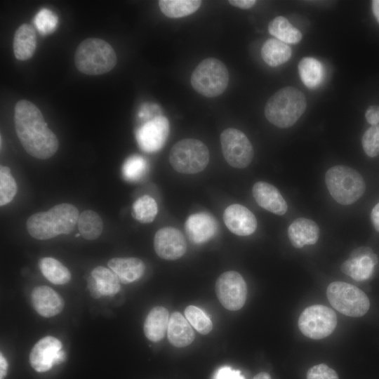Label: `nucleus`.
Instances as JSON below:
<instances>
[{
  "label": "nucleus",
  "mask_w": 379,
  "mask_h": 379,
  "mask_svg": "<svg viewBox=\"0 0 379 379\" xmlns=\"http://www.w3.org/2000/svg\"><path fill=\"white\" fill-rule=\"evenodd\" d=\"M14 124L18 139L29 155L47 159L55 154L59 147L58 140L34 103L20 100L15 104Z\"/></svg>",
  "instance_id": "1"
},
{
  "label": "nucleus",
  "mask_w": 379,
  "mask_h": 379,
  "mask_svg": "<svg viewBox=\"0 0 379 379\" xmlns=\"http://www.w3.org/2000/svg\"><path fill=\"white\" fill-rule=\"evenodd\" d=\"M79 216V210L75 206L60 204L47 211L32 215L26 222V227L33 238L50 239L71 233L77 224Z\"/></svg>",
  "instance_id": "2"
},
{
  "label": "nucleus",
  "mask_w": 379,
  "mask_h": 379,
  "mask_svg": "<svg viewBox=\"0 0 379 379\" xmlns=\"http://www.w3.org/2000/svg\"><path fill=\"white\" fill-rule=\"evenodd\" d=\"M305 95L293 86H286L274 93L265 107V116L272 124L281 128L292 126L305 112Z\"/></svg>",
  "instance_id": "3"
},
{
  "label": "nucleus",
  "mask_w": 379,
  "mask_h": 379,
  "mask_svg": "<svg viewBox=\"0 0 379 379\" xmlns=\"http://www.w3.org/2000/svg\"><path fill=\"white\" fill-rule=\"evenodd\" d=\"M77 69L87 75H100L111 71L117 64L112 46L98 38H88L77 46L74 54Z\"/></svg>",
  "instance_id": "4"
},
{
  "label": "nucleus",
  "mask_w": 379,
  "mask_h": 379,
  "mask_svg": "<svg viewBox=\"0 0 379 379\" xmlns=\"http://www.w3.org/2000/svg\"><path fill=\"white\" fill-rule=\"evenodd\" d=\"M325 182L331 196L342 205L356 202L366 190L361 175L356 170L343 165L330 168L326 173Z\"/></svg>",
  "instance_id": "5"
},
{
  "label": "nucleus",
  "mask_w": 379,
  "mask_h": 379,
  "mask_svg": "<svg viewBox=\"0 0 379 379\" xmlns=\"http://www.w3.org/2000/svg\"><path fill=\"white\" fill-rule=\"evenodd\" d=\"M190 82L199 94L207 98H215L226 90L229 83V72L221 60L208 58L195 67Z\"/></svg>",
  "instance_id": "6"
},
{
  "label": "nucleus",
  "mask_w": 379,
  "mask_h": 379,
  "mask_svg": "<svg viewBox=\"0 0 379 379\" xmlns=\"http://www.w3.org/2000/svg\"><path fill=\"white\" fill-rule=\"evenodd\" d=\"M209 151L201 141L185 138L176 142L169 154L173 168L181 173L194 174L204 171L209 162Z\"/></svg>",
  "instance_id": "7"
},
{
  "label": "nucleus",
  "mask_w": 379,
  "mask_h": 379,
  "mask_svg": "<svg viewBox=\"0 0 379 379\" xmlns=\"http://www.w3.org/2000/svg\"><path fill=\"white\" fill-rule=\"evenodd\" d=\"M326 295L333 308L348 317H362L370 307V301L365 293L346 282L331 283L327 287Z\"/></svg>",
  "instance_id": "8"
},
{
  "label": "nucleus",
  "mask_w": 379,
  "mask_h": 379,
  "mask_svg": "<svg viewBox=\"0 0 379 379\" xmlns=\"http://www.w3.org/2000/svg\"><path fill=\"white\" fill-rule=\"evenodd\" d=\"M337 325L335 312L327 306L314 305L304 310L299 317L298 326L305 336L319 340L331 335Z\"/></svg>",
  "instance_id": "9"
},
{
  "label": "nucleus",
  "mask_w": 379,
  "mask_h": 379,
  "mask_svg": "<svg viewBox=\"0 0 379 379\" xmlns=\"http://www.w3.org/2000/svg\"><path fill=\"white\" fill-rule=\"evenodd\" d=\"M220 143L223 157L231 166L244 168L251 163L253 148L242 131L234 128H226L220 135Z\"/></svg>",
  "instance_id": "10"
},
{
  "label": "nucleus",
  "mask_w": 379,
  "mask_h": 379,
  "mask_svg": "<svg viewBox=\"0 0 379 379\" xmlns=\"http://www.w3.org/2000/svg\"><path fill=\"white\" fill-rule=\"evenodd\" d=\"M215 293L221 305L227 310L236 311L245 304L247 286L242 276L237 272L222 273L215 283Z\"/></svg>",
  "instance_id": "11"
},
{
  "label": "nucleus",
  "mask_w": 379,
  "mask_h": 379,
  "mask_svg": "<svg viewBox=\"0 0 379 379\" xmlns=\"http://www.w3.org/2000/svg\"><path fill=\"white\" fill-rule=\"evenodd\" d=\"M65 359L61 342L53 336H46L39 340L29 354V363L37 372H46Z\"/></svg>",
  "instance_id": "12"
},
{
  "label": "nucleus",
  "mask_w": 379,
  "mask_h": 379,
  "mask_svg": "<svg viewBox=\"0 0 379 379\" xmlns=\"http://www.w3.org/2000/svg\"><path fill=\"white\" fill-rule=\"evenodd\" d=\"M169 128L168 119L161 115L146 121L135 133L138 146L148 153L160 150L167 140Z\"/></svg>",
  "instance_id": "13"
},
{
  "label": "nucleus",
  "mask_w": 379,
  "mask_h": 379,
  "mask_svg": "<svg viewBox=\"0 0 379 379\" xmlns=\"http://www.w3.org/2000/svg\"><path fill=\"white\" fill-rule=\"evenodd\" d=\"M154 248L159 257L174 260L181 258L187 251V242L182 233L173 227L159 229L154 235Z\"/></svg>",
  "instance_id": "14"
},
{
  "label": "nucleus",
  "mask_w": 379,
  "mask_h": 379,
  "mask_svg": "<svg viewBox=\"0 0 379 379\" xmlns=\"http://www.w3.org/2000/svg\"><path fill=\"white\" fill-rule=\"evenodd\" d=\"M378 262V255L370 247L361 246L351 253L349 259L341 265L340 270L356 281H364L371 276Z\"/></svg>",
  "instance_id": "15"
},
{
  "label": "nucleus",
  "mask_w": 379,
  "mask_h": 379,
  "mask_svg": "<svg viewBox=\"0 0 379 379\" xmlns=\"http://www.w3.org/2000/svg\"><path fill=\"white\" fill-rule=\"evenodd\" d=\"M223 220L228 230L239 236H248L257 228L254 214L241 204H232L223 213Z\"/></svg>",
  "instance_id": "16"
},
{
  "label": "nucleus",
  "mask_w": 379,
  "mask_h": 379,
  "mask_svg": "<svg viewBox=\"0 0 379 379\" xmlns=\"http://www.w3.org/2000/svg\"><path fill=\"white\" fill-rule=\"evenodd\" d=\"M186 234L190 240L197 244L209 241L218 230L215 219L204 212L190 215L185 224Z\"/></svg>",
  "instance_id": "17"
},
{
  "label": "nucleus",
  "mask_w": 379,
  "mask_h": 379,
  "mask_svg": "<svg viewBox=\"0 0 379 379\" xmlns=\"http://www.w3.org/2000/svg\"><path fill=\"white\" fill-rule=\"evenodd\" d=\"M252 194L257 204L267 211L279 215L286 213L287 203L274 185L263 181L257 182L253 186Z\"/></svg>",
  "instance_id": "18"
},
{
  "label": "nucleus",
  "mask_w": 379,
  "mask_h": 379,
  "mask_svg": "<svg viewBox=\"0 0 379 379\" xmlns=\"http://www.w3.org/2000/svg\"><path fill=\"white\" fill-rule=\"evenodd\" d=\"M31 301L37 313L44 317H54L64 307L60 295L46 286L35 287L31 293Z\"/></svg>",
  "instance_id": "19"
},
{
  "label": "nucleus",
  "mask_w": 379,
  "mask_h": 379,
  "mask_svg": "<svg viewBox=\"0 0 379 379\" xmlns=\"http://www.w3.org/2000/svg\"><path fill=\"white\" fill-rule=\"evenodd\" d=\"M319 227L308 218H298L293 220L288 228V236L291 245L301 248L305 245L317 243L319 237Z\"/></svg>",
  "instance_id": "20"
},
{
  "label": "nucleus",
  "mask_w": 379,
  "mask_h": 379,
  "mask_svg": "<svg viewBox=\"0 0 379 379\" xmlns=\"http://www.w3.org/2000/svg\"><path fill=\"white\" fill-rule=\"evenodd\" d=\"M108 267L118 277L121 283L126 284L139 279L145 272V264L137 258H114L108 261Z\"/></svg>",
  "instance_id": "21"
},
{
  "label": "nucleus",
  "mask_w": 379,
  "mask_h": 379,
  "mask_svg": "<svg viewBox=\"0 0 379 379\" xmlns=\"http://www.w3.org/2000/svg\"><path fill=\"white\" fill-rule=\"evenodd\" d=\"M169 342L177 347H184L194 340V333L189 321L180 312H173L170 318L167 329Z\"/></svg>",
  "instance_id": "22"
},
{
  "label": "nucleus",
  "mask_w": 379,
  "mask_h": 379,
  "mask_svg": "<svg viewBox=\"0 0 379 379\" xmlns=\"http://www.w3.org/2000/svg\"><path fill=\"white\" fill-rule=\"evenodd\" d=\"M36 47V34L34 28L29 24L21 25L13 36L14 55L19 60H27L32 57Z\"/></svg>",
  "instance_id": "23"
},
{
  "label": "nucleus",
  "mask_w": 379,
  "mask_h": 379,
  "mask_svg": "<svg viewBox=\"0 0 379 379\" xmlns=\"http://www.w3.org/2000/svg\"><path fill=\"white\" fill-rule=\"evenodd\" d=\"M168 322L169 314L166 308L161 306L153 307L144 323L145 336L152 342L161 340L167 331Z\"/></svg>",
  "instance_id": "24"
},
{
  "label": "nucleus",
  "mask_w": 379,
  "mask_h": 379,
  "mask_svg": "<svg viewBox=\"0 0 379 379\" xmlns=\"http://www.w3.org/2000/svg\"><path fill=\"white\" fill-rule=\"evenodd\" d=\"M291 55L292 50L290 46L275 38L267 39L261 48L262 60L273 67L286 62Z\"/></svg>",
  "instance_id": "25"
},
{
  "label": "nucleus",
  "mask_w": 379,
  "mask_h": 379,
  "mask_svg": "<svg viewBox=\"0 0 379 379\" xmlns=\"http://www.w3.org/2000/svg\"><path fill=\"white\" fill-rule=\"evenodd\" d=\"M298 72L302 83L310 89L318 88L323 81L322 64L316 58H304L298 63Z\"/></svg>",
  "instance_id": "26"
},
{
  "label": "nucleus",
  "mask_w": 379,
  "mask_h": 379,
  "mask_svg": "<svg viewBox=\"0 0 379 379\" xmlns=\"http://www.w3.org/2000/svg\"><path fill=\"white\" fill-rule=\"evenodd\" d=\"M268 31L271 35L285 43L295 44L302 39V34L283 16H277L268 25Z\"/></svg>",
  "instance_id": "27"
},
{
  "label": "nucleus",
  "mask_w": 379,
  "mask_h": 379,
  "mask_svg": "<svg viewBox=\"0 0 379 379\" xmlns=\"http://www.w3.org/2000/svg\"><path fill=\"white\" fill-rule=\"evenodd\" d=\"M39 268L43 275L51 283L56 285H63L71 279L69 270L58 260L45 257L39 262Z\"/></svg>",
  "instance_id": "28"
},
{
  "label": "nucleus",
  "mask_w": 379,
  "mask_h": 379,
  "mask_svg": "<svg viewBox=\"0 0 379 379\" xmlns=\"http://www.w3.org/2000/svg\"><path fill=\"white\" fill-rule=\"evenodd\" d=\"M199 0H160L161 11L171 18H178L190 15L196 12L201 5Z\"/></svg>",
  "instance_id": "29"
},
{
  "label": "nucleus",
  "mask_w": 379,
  "mask_h": 379,
  "mask_svg": "<svg viewBox=\"0 0 379 379\" xmlns=\"http://www.w3.org/2000/svg\"><path fill=\"white\" fill-rule=\"evenodd\" d=\"M77 225L80 234L87 240L98 239L103 230L102 218L91 210L84 211L79 215Z\"/></svg>",
  "instance_id": "30"
},
{
  "label": "nucleus",
  "mask_w": 379,
  "mask_h": 379,
  "mask_svg": "<svg viewBox=\"0 0 379 379\" xmlns=\"http://www.w3.org/2000/svg\"><path fill=\"white\" fill-rule=\"evenodd\" d=\"M91 276L95 280L102 295H113L121 289V282L111 269L98 266L92 270Z\"/></svg>",
  "instance_id": "31"
},
{
  "label": "nucleus",
  "mask_w": 379,
  "mask_h": 379,
  "mask_svg": "<svg viewBox=\"0 0 379 379\" xmlns=\"http://www.w3.org/2000/svg\"><path fill=\"white\" fill-rule=\"evenodd\" d=\"M157 212L156 201L149 195H143L133 203L131 214L141 223H150L155 219Z\"/></svg>",
  "instance_id": "32"
},
{
  "label": "nucleus",
  "mask_w": 379,
  "mask_h": 379,
  "mask_svg": "<svg viewBox=\"0 0 379 379\" xmlns=\"http://www.w3.org/2000/svg\"><path fill=\"white\" fill-rule=\"evenodd\" d=\"M148 169L146 159L140 155L128 157L121 168L124 178L128 182H137L141 180Z\"/></svg>",
  "instance_id": "33"
},
{
  "label": "nucleus",
  "mask_w": 379,
  "mask_h": 379,
  "mask_svg": "<svg viewBox=\"0 0 379 379\" xmlns=\"http://www.w3.org/2000/svg\"><path fill=\"white\" fill-rule=\"evenodd\" d=\"M18 191L16 182L8 167H0V205L5 206L15 197Z\"/></svg>",
  "instance_id": "34"
},
{
  "label": "nucleus",
  "mask_w": 379,
  "mask_h": 379,
  "mask_svg": "<svg viewBox=\"0 0 379 379\" xmlns=\"http://www.w3.org/2000/svg\"><path fill=\"white\" fill-rule=\"evenodd\" d=\"M185 315L189 323L200 333L206 335L212 330L211 319L200 308L189 305L185 310Z\"/></svg>",
  "instance_id": "35"
},
{
  "label": "nucleus",
  "mask_w": 379,
  "mask_h": 379,
  "mask_svg": "<svg viewBox=\"0 0 379 379\" xmlns=\"http://www.w3.org/2000/svg\"><path fill=\"white\" fill-rule=\"evenodd\" d=\"M34 23L41 34L46 35L54 32L58 23V18L51 10L42 8L35 15Z\"/></svg>",
  "instance_id": "36"
},
{
  "label": "nucleus",
  "mask_w": 379,
  "mask_h": 379,
  "mask_svg": "<svg viewBox=\"0 0 379 379\" xmlns=\"http://www.w3.org/2000/svg\"><path fill=\"white\" fill-rule=\"evenodd\" d=\"M361 142L366 155L375 157L379 154V124L371 126L364 132Z\"/></svg>",
  "instance_id": "37"
},
{
  "label": "nucleus",
  "mask_w": 379,
  "mask_h": 379,
  "mask_svg": "<svg viewBox=\"0 0 379 379\" xmlns=\"http://www.w3.org/2000/svg\"><path fill=\"white\" fill-rule=\"evenodd\" d=\"M307 379H339L337 373L324 364L311 367L307 372Z\"/></svg>",
  "instance_id": "38"
},
{
  "label": "nucleus",
  "mask_w": 379,
  "mask_h": 379,
  "mask_svg": "<svg viewBox=\"0 0 379 379\" xmlns=\"http://www.w3.org/2000/svg\"><path fill=\"white\" fill-rule=\"evenodd\" d=\"M212 379H245V378L240 371L223 366L216 370Z\"/></svg>",
  "instance_id": "39"
},
{
  "label": "nucleus",
  "mask_w": 379,
  "mask_h": 379,
  "mask_svg": "<svg viewBox=\"0 0 379 379\" xmlns=\"http://www.w3.org/2000/svg\"><path fill=\"white\" fill-rule=\"evenodd\" d=\"M365 117L371 126L378 125L379 123V106H370L366 111Z\"/></svg>",
  "instance_id": "40"
},
{
  "label": "nucleus",
  "mask_w": 379,
  "mask_h": 379,
  "mask_svg": "<svg viewBox=\"0 0 379 379\" xmlns=\"http://www.w3.org/2000/svg\"><path fill=\"white\" fill-rule=\"evenodd\" d=\"M255 0H230L229 3L233 6L241 8L248 9L252 8L255 4Z\"/></svg>",
  "instance_id": "41"
},
{
  "label": "nucleus",
  "mask_w": 379,
  "mask_h": 379,
  "mask_svg": "<svg viewBox=\"0 0 379 379\" xmlns=\"http://www.w3.org/2000/svg\"><path fill=\"white\" fill-rule=\"evenodd\" d=\"M87 283L88 288L90 291L91 296L94 298H100L102 296V294L98 289L95 280L92 276L88 277Z\"/></svg>",
  "instance_id": "42"
},
{
  "label": "nucleus",
  "mask_w": 379,
  "mask_h": 379,
  "mask_svg": "<svg viewBox=\"0 0 379 379\" xmlns=\"http://www.w3.org/2000/svg\"><path fill=\"white\" fill-rule=\"evenodd\" d=\"M371 219L374 228L379 232V202L372 209Z\"/></svg>",
  "instance_id": "43"
},
{
  "label": "nucleus",
  "mask_w": 379,
  "mask_h": 379,
  "mask_svg": "<svg viewBox=\"0 0 379 379\" xmlns=\"http://www.w3.org/2000/svg\"><path fill=\"white\" fill-rule=\"evenodd\" d=\"M8 370V363L3 354H0V379H4Z\"/></svg>",
  "instance_id": "44"
},
{
  "label": "nucleus",
  "mask_w": 379,
  "mask_h": 379,
  "mask_svg": "<svg viewBox=\"0 0 379 379\" xmlns=\"http://www.w3.org/2000/svg\"><path fill=\"white\" fill-rule=\"evenodd\" d=\"M372 11L376 18L377 21L379 22V0H373L371 2Z\"/></svg>",
  "instance_id": "45"
},
{
  "label": "nucleus",
  "mask_w": 379,
  "mask_h": 379,
  "mask_svg": "<svg viewBox=\"0 0 379 379\" xmlns=\"http://www.w3.org/2000/svg\"><path fill=\"white\" fill-rule=\"evenodd\" d=\"M253 379H271V377L269 373L261 372L257 374Z\"/></svg>",
  "instance_id": "46"
}]
</instances>
